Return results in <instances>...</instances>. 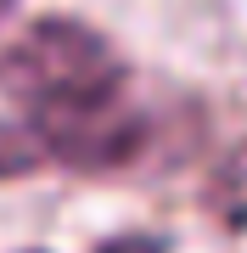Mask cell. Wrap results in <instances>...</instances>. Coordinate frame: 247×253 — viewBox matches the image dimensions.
Masks as SVG:
<instances>
[{
  "label": "cell",
  "mask_w": 247,
  "mask_h": 253,
  "mask_svg": "<svg viewBox=\"0 0 247 253\" xmlns=\"http://www.w3.org/2000/svg\"><path fill=\"white\" fill-rule=\"evenodd\" d=\"M0 90L28 113L84 107L124 90V68L112 45L79 17H34L0 40Z\"/></svg>",
  "instance_id": "1"
},
{
  "label": "cell",
  "mask_w": 247,
  "mask_h": 253,
  "mask_svg": "<svg viewBox=\"0 0 247 253\" xmlns=\"http://www.w3.org/2000/svg\"><path fill=\"white\" fill-rule=\"evenodd\" d=\"M45 169H51V158H45L34 118L0 124V180H28V174H45Z\"/></svg>",
  "instance_id": "2"
},
{
  "label": "cell",
  "mask_w": 247,
  "mask_h": 253,
  "mask_svg": "<svg viewBox=\"0 0 247 253\" xmlns=\"http://www.w3.org/2000/svg\"><path fill=\"white\" fill-rule=\"evenodd\" d=\"M169 242L163 236H112V242H101L96 253H163Z\"/></svg>",
  "instance_id": "3"
},
{
  "label": "cell",
  "mask_w": 247,
  "mask_h": 253,
  "mask_svg": "<svg viewBox=\"0 0 247 253\" xmlns=\"http://www.w3.org/2000/svg\"><path fill=\"white\" fill-rule=\"evenodd\" d=\"M6 6H11V0H0V11H6Z\"/></svg>",
  "instance_id": "4"
}]
</instances>
